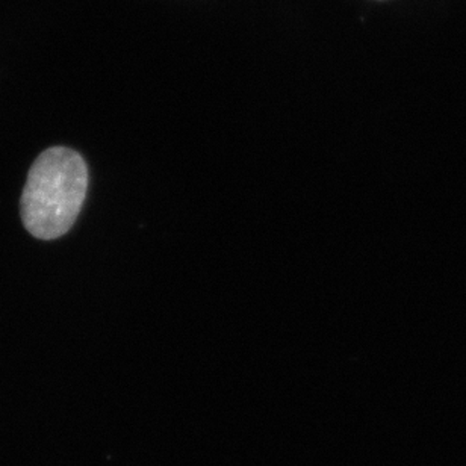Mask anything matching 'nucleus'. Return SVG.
<instances>
[{
	"mask_svg": "<svg viewBox=\"0 0 466 466\" xmlns=\"http://www.w3.org/2000/svg\"><path fill=\"white\" fill-rule=\"evenodd\" d=\"M88 168L79 153L50 147L32 164L20 198L23 226L32 237L52 241L72 229L86 202Z\"/></svg>",
	"mask_w": 466,
	"mask_h": 466,
	"instance_id": "nucleus-1",
	"label": "nucleus"
}]
</instances>
